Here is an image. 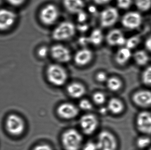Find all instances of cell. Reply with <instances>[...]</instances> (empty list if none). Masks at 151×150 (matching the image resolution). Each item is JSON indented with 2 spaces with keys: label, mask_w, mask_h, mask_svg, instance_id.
Listing matches in <instances>:
<instances>
[{
  "label": "cell",
  "mask_w": 151,
  "mask_h": 150,
  "mask_svg": "<svg viewBox=\"0 0 151 150\" xmlns=\"http://www.w3.org/2000/svg\"><path fill=\"white\" fill-rule=\"evenodd\" d=\"M96 143L99 150H116L118 145L115 136L107 131H103L99 133Z\"/></svg>",
  "instance_id": "6"
},
{
  "label": "cell",
  "mask_w": 151,
  "mask_h": 150,
  "mask_svg": "<svg viewBox=\"0 0 151 150\" xmlns=\"http://www.w3.org/2000/svg\"><path fill=\"white\" fill-rule=\"evenodd\" d=\"M132 4V0H117V4L120 9H127Z\"/></svg>",
  "instance_id": "30"
},
{
  "label": "cell",
  "mask_w": 151,
  "mask_h": 150,
  "mask_svg": "<svg viewBox=\"0 0 151 150\" xmlns=\"http://www.w3.org/2000/svg\"><path fill=\"white\" fill-rule=\"evenodd\" d=\"M145 46L149 51L151 52V37L146 41L145 42Z\"/></svg>",
  "instance_id": "38"
},
{
  "label": "cell",
  "mask_w": 151,
  "mask_h": 150,
  "mask_svg": "<svg viewBox=\"0 0 151 150\" xmlns=\"http://www.w3.org/2000/svg\"><path fill=\"white\" fill-rule=\"evenodd\" d=\"M79 106L80 109L83 111H90L92 108V105L91 102L86 99L82 100L79 103Z\"/></svg>",
  "instance_id": "29"
},
{
  "label": "cell",
  "mask_w": 151,
  "mask_h": 150,
  "mask_svg": "<svg viewBox=\"0 0 151 150\" xmlns=\"http://www.w3.org/2000/svg\"><path fill=\"white\" fill-rule=\"evenodd\" d=\"M59 14L57 6L53 4H49L42 9L40 11V18L42 23L45 25H52L58 19Z\"/></svg>",
  "instance_id": "4"
},
{
  "label": "cell",
  "mask_w": 151,
  "mask_h": 150,
  "mask_svg": "<svg viewBox=\"0 0 151 150\" xmlns=\"http://www.w3.org/2000/svg\"><path fill=\"white\" fill-rule=\"evenodd\" d=\"M49 52L50 53V51H49L48 48L45 46H42L40 48L38 51V54L40 57L41 58H45L48 55Z\"/></svg>",
  "instance_id": "33"
},
{
  "label": "cell",
  "mask_w": 151,
  "mask_h": 150,
  "mask_svg": "<svg viewBox=\"0 0 151 150\" xmlns=\"http://www.w3.org/2000/svg\"><path fill=\"white\" fill-rule=\"evenodd\" d=\"M151 140L147 136H142L138 137L136 141V144L139 149H143L150 146Z\"/></svg>",
  "instance_id": "25"
},
{
  "label": "cell",
  "mask_w": 151,
  "mask_h": 150,
  "mask_svg": "<svg viewBox=\"0 0 151 150\" xmlns=\"http://www.w3.org/2000/svg\"><path fill=\"white\" fill-rule=\"evenodd\" d=\"M47 75L49 82L53 85L61 86L66 83L68 75L63 67L57 64L49 65L47 70Z\"/></svg>",
  "instance_id": "2"
},
{
  "label": "cell",
  "mask_w": 151,
  "mask_h": 150,
  "mask_svg": "<svg viewBox=\"0 0 151 150\" xmlns=\"http://www.w3.org/2000/svg\"><path fill=\"white\" fill-rule=\"evenodd\" d=\"M106 83L109 90L113 92H117L119 90L122 86L121 80L115 77L108 78Z\"/></svg>",
  "instance_id": "22"
},
{
  "label": "cell",
  "mask_w": 151,
  "mask_h": 150,
  "mask_svg": "<svg viewBox=\"0 0 151 150\" xmlns=\"http://www.w3.org/2000/svg\"><path fill=\"white\" fill-rule=\"evenodd\" d=\"M137 8L142 11H146L151 7V0H135Z\"/></svg>",
  "instance_id": "24"
},
{
  "label": "cell",
  "mask_w": 151,
  "mask_h": 150,
  "mask_svg": "<svg viewBox=\"0 0 151 150\" xmlns=\"http://www.w3.org/2000/svg\"><path fill=\"white\" fill-rule=\"evenodd\" d=\"M133 102L137 106L142 107H151V91L141 90L134 93L132 97Z\"/></svg>",
  "instance_id": "13"
},
{
  "label": "cell",
  "mask_w": 151,
  "mask_h": 150,
  "mask_svg": "<svg viewBox=\"0 0 151 150\" xmlns=\"http://www.w3.org/2000/svg\"><path fill=\"white\" fill-rule=\"evenodd\" d=\"M76 27L70 21H64L54 29L52 33L53 39L57 41H64L70 39L75 35Z\"/></svg>",
  "instance_id": "3"
},
{
  "label": "cell",
  "mask_w": 151,
  "mask_h": 150,
  "mask_svg": "<svg viewBox=\"0 0 151 150\" xmlns=\"http://www.w3.org/2000/svg\"><path fill=\"white\" fill-rule=\"evenodd\" d=\"M104 39V33L102 31L98 28L93 30L88 37L89 43L95 46L101 45Z\"/></svg>",
  "instance_id": "21"
},
{
  "label": "cell",
  "mask_w": 151,
  "mask_h": 150,
  "mask_svg": "<svg viewBox=\"0 0 151 150\" xmlns=\"http://www.w3.org/2000/svg\"><path fill=\"white\" fill-rule=\"evenodd\" d=\"M64 7L72 14H78L83 11L85 4L83 0H63Z\"/></svg>",
  "instance_id": "17"
},
{
  "label": "cell",
  "mask_w": 151,
  "mask_h": 150,
  "mask_svg": "<svg viewBox=\"0 0 151 150\" xmlns=\"http://www.w3.org/2000/svg\"><path fill=\"white\" fill-rule=\"evenodd\" d=\"M108 109L107 107H103L100 108L99 110V112L102 114H105L108 112Z\"/></svg>",
  "instance_id": "39"
},
{
  "label": "cell",
  "mask_w": 151,
  "mask_h": 150,
  "mask_svg": "<svg viewBox=\"0 0 151 150\" xmlns=\"http://www.w3.org/2000/svg\"><path fill=\"white\" fill-rule=\"evenodd\" d=\"M78 20L80 22H83L87 18V15L83 11H81L77 14Z\"/></svg>",
  "instance_id": "35"
},
{
  "label": "cell",
  "mask_w": 151,
  "mask_h": 150,
  "mask_svg": "<svg viewBox=\"0 0 151 150\" xmlns=\"http://www.w3.org/2000/svg\"><path fill=\"white\" fill-rule=\"evenodd\" d=\"M79 108L75 105L71 103H65L61 104L57 109L58 115L65 119H71L79 114Z\"/></svg>",
  "instance_id": "11"
},
{
  "label": "cell",
  "mask_w": 151,
  "mask_h": 150,
  "mask_svg": "<svg viewBox=\"0 0 151 150\" xmlns=\"http://www.w3.org/2000/svg\"><path fill=\"white\" fill-rule=\"evenodd\" d=\"M16 15L9 10H0V30H5L10 27L16 20Z\"/></svg>",
  "instance_id": "16"
},
{
  "label": "cell",
  "mask_w": 151,
  "mask_h": 150,
  "mask_svg": "<svg viewBox=\"0 0 151 150\" xmlns=\"http://www.w3.org/2000/svg\"><path fill=\"white\" fill-rule=\"evenodd\" d=\"M131 53L130 49L123 47L118 50L115 55V60L118 64L123 65L130 60Z\"/></svg>",
  "instance_id": "19"
},
{
  "label": "cell",
  "mask_w": 151,
  "mask_h": 150,
  "mask_svg": "<svg viewBox=\"0 0 151 150\" xmlns=\"http://www.w3.org/2000/svg\"><path fill=\"white\" fill-rule=\"evenodd\" d=\"M33 150H53V149L48 144H42L36 146Z\"/></svg>",
  "instance_id": "34"
},
{
  "label": "cell",
  "mask_w": 151,
  "mask_h": 150,
  "mask_svg": "<svg viewBox=\"0 0 151 150\" xmlns=\"http://www.w3.org/2000/svg\"><path fill=\"white\" fill-rule=\"evenodd\" d=\"M134 59L137 65L144 66L148 63L149 58L146 52L144 51H138L134 55Z\"/></svg>",
  "instance_id": "23"
},
{
  "label": "cell",
  "mask_w": 151,
  "mask_h": 150,
  "mask_svg": "<svg viewBox=\"0 0 151 150\" xmlns=\"http://www.w3.org/2000/svg\"><path fill=\"white\" fill-rule=\"evenodd\" d=\"M79 124L82 130L85 134L91 135L97 129L98 120L94 114H88L81 117Z\"/></svg>",
  "instance_id": "8"
},
{
  "label": "cell",
  "mask_w": 151,
  "mask_h": 150,
  "mask_svg": "<svg viewBox=\"0 0 151 150\" xmlns=\"http://www.w3.org/2000/svg\"><path fill=\"white\" fill-rule=\"evenodd\" d=\"M109 77L107 76L106 73L104 72H100L97 74L96 76V79L98 82H106Z\"/></svg>",
  "instance_id": "32"
},
{
  "label": "cell",
  "mask_w": 151,
  "mask_h": 150,
  "mask_svg": "<svg viewBox=\"0 0 151 150\" xmlns=\"http://www.w3.org/2000/svg\"><path fill=\"white\" fill-rule=\"evenodd\" d=\"M67 92L73 98L79 99L84 96L86 92L85 87L82 84L73 82L68 85Z\"/></svg>",
  "instance_id": "18"
},
{
  "label": "cell",
  "mask_w": 151,
  "mask_h": 150,
  "mask_svg": "<svg viewBox=\"0 0 151 150\" xmlns=\"http://www.w3.org/2000/svg\"><path fill=\"white\" fill-rule=\"evenodd\" d=\"M7 1L12 5L17 6L22 4L24 1L25 0H7Z\"/></svg>",
  "instance_id": "36"
},
{
  "label": "cell",
  "mask_w": 151,
  "mask_h": 150,
  "mask_svg": "<svg viewBox=\"0 0 151 150\" xmlns=\"http://www.w3.org/2000/svg\"><path fill=\"white\" fill-rule=\"evenodd\" d=\"M50 51L52 58L58 62L66 63L70 61L71 59L70 51L63 45L60 44L54 45Z\"/></svg>",
  "instance_id": "7"
},
{
  "label": "cell",
  "mask_w": 151,
  "mask_h": 150,
  "mask_svg": "<svg viewBox=\"0 0 151 150\" xmlns=\"http://www.w3.org/2000/svg\"><path fill=\"white\" fill-rule=\"evenodd\" d=\"M6 127L12 134L19 135L24 131V123L21 118L15 114H11L7 118Z\"/></svg>",
  "instance_id": "10"
},
{
  "label": "cell",
  "mask_w": 151,
  "mask_h": 150,
  "mask_svg": "<svg viewBox=\"0 0 151 150\" xmlns=\"http://www.w3.org/2000/svg\"><path fill=\"white\" fill-rule=\"evenodd\" d=\"M142 21V16L139 13L129 12L123 16L121 22L122 25L126 28L134 29L140 26Z\"/></svg>",
  "instance_id": "12"
},
{
  "label": "cell",
  "mask_w": 151,
  "mask_h": 150,
  "mask_svg": "<svg viewBox=\"0 0 151 150\" xmlns=\"http://www.w3.org/2000/svg\"><path fill=\"white\" fill-rule=\"evenodd\" d=\"M142 79L145 85L151 86V66L144 70L142 75Z\"/></svg>",
  "instance_id": "26"
},
{
  "label": "cell",
  "mask_w": 151,
  "mask_h": 150,
  "mask_svg": "<svg viewBox=\"0 0 151 150\" xmlns=\"http://www.w3.org/2000/svg\"><path fill=\"white\" fill-rule=\"evenodd\" d=\"M92 99L94 103L98 105H103L106 100L105 95L101 92H95L92 96Z\"/></svg>",
  "instance_id": "27"
},
{
  "label": "cell",
  "mask_w": 151,
  "mask_h": 150,
  "mask_svg": "<svg viewBox=\"0 0 151 150\" xmlns=\"http://www.w3.org/2000/svg\"><path fill=\"white\" fill-rule=\"evenodd\" d=\"M93 1L98 5H104L107 4L111 1L112 0H93Z\"/></svg>",
  "instance_id": "37"
},
{
  "label": "cell",
  "mask_w": 151,
  "mask_h": 150,
  "mask_svg": "<svg viewBox=\"0 0 151 150\" xmlns=\"http://www.w3.org/2000/svg\"><path fill=\"white\" fill-rule=\"evenodd\" d=\"M119 18V12L117 9L112 6H109L101 11L99 22L102 27L109 28L117 23Z\"/></svg>",
  "instance_id": "5"
},
{
  "label": "cell",
  "mask_w": 151,
  "mask_h": 150,
  "mask_svg": "<svg viewBox=\"0 0 151 150\" xmlns=\"http://www.w3.org/2000/svg\"><path fill=\"white\" fill-rule=\"evenodd\" d=\"M107 107L108 111L112 113L118 114L123 112L124 105L120 100L116 98H113L108 101Z\"/></svg>",
  "instance_id": "20"
},
{
  "label": "cell",
  "mask_w": 151,
  "mask_h": 150,
  "mask_svg": "<svg viewBox=\"0 0 151 150\" xmlns=\"http://www.w3.org/2000/svg\"><path fill=\"white\" fill-rule=\"evenodd\" d=\"M140 41V39L139 38L135 36V37H131L129 38L126 41V47L129 49L134 48L136 46Z\"/></svg>",
  "instance_id": "28"
},
{
  "label": "cell",
  "mask_w": 151,
  "mask_h": 150,
  "mask_svg": "<svg viewBox=\"0 0 151 150\" xmlns=\"http://www.w3.org/2000/svg\"><path fill=\"white\" fill-rule=\"evenodd\" d=\"M82 150H99L96 142L89 141L83 145Z\"/></svg>",
  "instance_id": "31"
},
{
  "label": "cell",
  "mask_w": 151,
  "mask_h": 150,
  "mask_svg": "<svg viewBox=\"0 0 151 150\" xmlns=\"http://www.w3.org/2000/svg\"><path fill=\"white\" fill-rule=\"evenodd\" d=\"M106 42L111 46H120L126 44V40L121 30L113 29L107 33L106 38Z\"/></svg>",
  "instance_id": "14"
},
{
  "label": "cell",
  "mask_w": 151,
  "mask_h": 150,
  "mask_svg": "<svg viewBox=\"0 0 151 150\" xmlns=\"http://www.w3.org/2000/svg\"><path fill=\"white\" fill-rule=\"evenodd\" d=\"M62 142L65 150H80L83 145L81 135L74 129H68L63 133Z\"/></svg>",
  "instance_id": "1"
},
{
  "label": "cell",
  "mask_w": 151,
  "mask_h": 150,
  "mask_svg": "<svg viewBox=\"0 0 151 150\" xmlns=\"http://www.w3.org/2000/svg\"><path fill=\"white\" fill-rule=\"evenodd\" d=\"M136 124L139 132L144 134H151V113L143 111L137 114Z\"/></svg>",
  "instance_id": "9"
},
{
  "label": "cell",
  "mask_w": 151,
  "mask_h": 150,
  "mask_svg": "<svg viewBox=\"0 0 151 150\" xmlns=\"http://www.w3.org/2000/svg\"><path fill=\"white\" fill-rule=\"evenodd\" d=\"M93 56V53L90 49L83 48L76 53L74 56V62L78 66H86L91 62Z\"/></svg>",
  "instance_id": "15"
},
{
  "label": "cell",
  "mask_w": 151,
  "mask_h": 150,
  "mask_svg": "<svg viewBox=\"0 0 151 150\" xmlns=\"http://www.w3.org/2000/svg\"><path fill=\"white\" fill-rule=\"evenodd\" d=\"M149 150H151V147L150 149H149Z\"/></svg>",
  "instance_id": "40"
}]
</instances>
